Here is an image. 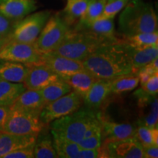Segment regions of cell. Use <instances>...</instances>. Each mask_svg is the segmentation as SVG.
<instances>
[{"label": "cell", "mask_w": 158, "mask_h": 158, "mask_svg": "<svg viewBox=\"0 0 158 158\" xmlns=\"http://www.w3.org/2000/svg\"><path fill=\"white\" fill-rule=\"evenodd\" d=\"M84 69L98 79L112 80L133 74L126 45L119 39L102 45L82 61Z\"/></svg>", "instance_id": "obj_1"}, {"label": "cell", "mask_w": 158, "mask_h": 158, "mask_svg": "<svg viewBox=\"0 0 158 158\" xmlns=\"http://www.w3.org/2000/svg\"><path fill=\"white\" fill-rule=\"evenodd\" d=\"M124 8L118 18L119 29L123 35L157 31V15L151 4L131 0Z\"/></svg>", "instance_id": "obj_2"}, {"label": "cell", "mask_w": 158, "mask_h": 158, "mask_svg": "<svg viewBox=\"0 0 158 158\" xmlns=\"http://www.w3.org/2000/svg\"><path fill=\"white\" fill-rule=\"evenodd\" d=\"M115 42L116 41L98 36L86 29L70 28L64 40L54 52L82 62L102 45Z\"/></svg>", "instance_id": "obj_3"}, {"label": "cell", "mask_w": 158, "mask_h": 158, "mask_svg": "<svg viewBox=\"0 0 158 158\" xmlns=\"http://www.w3.org/2000/svg\"><path fill=\"white\" fill-rule=\"evenodd\" d=\"M98 117V113L90 108L77 110L51 122V132L59 136L79 143L84 138L86 130Z\"/></svg>", "instance_id": "obj_4"}, {"label": "cell", "mask_w": 158, "mask_h": 158, "mask_svg": "<svg viewBox=\"0 0 158 158\" xmlns=\"http://www.w3.org/2000/svg\"><path fill=\"white\" fill-rule=\"evenodd\" d=\"M70 29V26L62 15H51L34 43L40 54L54 51L62 43Z\"/></svg>", "instance_id": "obj_5"}, {"label": "cell", "mask_w": 158, "mask_h": 158, "mask_svg": "<svg viewBox=\"0 0 158 158\" xmlns=\"http://www.w3.org/2000/svg\"><path fill=\"white\" fill-rule=\"evenodd\" d=\"M51 15L49 10L30 13L16 21L7 39L10 41L34 44Z\"/></svg>", "instance_id": "obj_6"}, {"label": "cell", "mask_w": 158, "mask_h": 158, "mask_svg": "<svg viewBox=\"0 0 158 158\" xmlns=\"http://www.w3.org/2000/svg\"><path fill=\"white\" fill-rule=\"evenodd\" d=\"M45 126L40 118L39 114L19 109H10L3 133L19 135L39 134Z\"/></svg>", "instance_id": "obj_7"}, {"label": "cell", "mask_w": 158, "mask_h": 158, "mask_svg": "<svg viewBox=\"0 0 158 158\" xmlns=\"http://www.w3.org/2000/svg\"><path fill=\"white\" fill-rule=\"evenodd\" d=\"M83 98L74 91L46 104L40 114V118L45 125L51 122L76 111L81 107Z\"/></svg>", "instance_id": "obj_8"}, {"label": "cell", "mask_w": 158, "mask_h": 158, "mask_svg": "<svg viewBox=\"0 0 158 158\" xmlns=\"http://www.w3.org/2000/svg\"><path fill=\"white\" fill-rule=\"evenodd\" d=\"M99 157L143 158V149L135 137L120 140L105 139L98 149Z\"/></svg>", "instance_id": "obj_9"}, {"label": "cell", "mask_w": 158, "mask_h": 158, "mask_svg": "<svg viewBox=\"0 0 158 158\" xmlns=\"http://www.w3.org/2000/svg\"><path fill=\"white\" fill-rule=\"evenodd\" d=\"M40 54L34 44L8 40L0 49V59L21 63L27 66L39 64Z\"/></svg>", "instance_id": "obj_10"}, {"label": "cell", "mask_w": 158, "mask_h": 158, "mask_svg": "<svg viewBox=\"0 0 158 158\" xmlns=\"http://www.w3.org/2000/svg\"><path fill=\"white\" fill-rule=\"evenodd\" d=\"M138 99V108L139 114L138 125L149 127H157L158 102L157 97L146 93L142 89L134 92Z\"/></svg>", "instance_id": "obj_11"}, {"label": "cell", "mask_w": 158, "mask_h": 158, "mask_svg": "<svg viewBox=\"0 0 158 158\" xmlns=\"http://www.w3.org/2000/svg\"><path fill=\"white\" fill-rule=\"evenodd\" d=\"M28 68V72L23 82L27 89L40 90L61 78L59 75L44 64H35L29 65Z\"/></svg>", "instance_id": "obj_12"}, {"label": "cell", "mask_w": 158, "mask_h": 158, "mask_svg": "<svg viewBox=\"0 0 158 158\" xmlns=\"http://www.w3.org/2000/svg\"><path fill=\"white\" fill-rule=\"evenodd\" d=\"M40 54L39 64L45 65L60 76L73 73L84 69L81 61L68 58L54 51Z\"/></svg>", "instance_id": "obj_13"}, {"label": "cell", "mask_w": 158, "mask_h": 158, "mask_svg": "<svg viewBox=\"0 0 158 158\" xmlns=\"http://www.w3.org/2000/svg\"><path fill=\"white\" fill-rule=\"evenodd\" d=\"M53 141L58 155L62 158H96L99 157L98 149H86L76 142L70 141L56 134H52Z\"/></svg>", "instance_id": "obj_14"}, {"label": "cell", "mask_w": 158, "mask_h": 158, "mask_svg": "<svg viewBox=\"0 0 158 158\" xmlns=\"http://www.w3.org/2000/svg\"><path fill=\"white\" fill-rule=\"evenodd\" d=\"M37 4V0H0V13L18 21L36 10Z\"/></svg>", "instance_id": "obj_15"}, {"label": "cell", "mask_w": 158, "mask_h": 158, "mask_svg": "<svg viewBox=\"0 0 158 158\" xmlns=\"http://www.w3.org/2000/svg\"><path fill=\"white\" fill-rule=\"evenodd\" d=\"M98 116L105 139L120 140L135 137V127L132 124L112 122L100 113H98Z\"/></svg>", "instance_id": "obj_16"}, {"label": "cell", "mask_w": 158, "mask_h": 158, "mask_svg": "<svg viewBox=\"0 0 158 158\" xmlns=\"http://www.w3.org/2000/svg\"><path fill=\"white\" fill-rule=\"evenodd\" d=\"M110 93V80L97 79L83 98V102L90 109H97L107 100Z\"/></svg>", "instance_id": "obj_17"}, {"label": "cell", "mask_w": 158, "mask_h": 158, "mask_svg": "<svg viewBox=\"0 0 158 158\" xmlns=\"http://www.w3.org/2000/svg\"><path fill=\"white\" fill-rule=\"evenodd\" d=\"M125 45L133 74L136 75L141 68L158 58V45L146 47H131Z\"/></svg>", "instance_id": "obj_18"}, {"label": "cell", "mask_w": 158, "mask_h": 158, "mask_svg": "<svg viewBox=\"0 0 158 158\" xmlns=\"http://www.w3.org/2000/svg\"><path fill=\"white\" fill-rule=\"evenodd\" d=\"M45 105L40 90L27 89L10 108V109L22 110L40 115Z\"/></svg>", "instance_id": "obj_19"}, {"label": "cell", "mask_w": 158, "mask_h": 158, "mask_svg": "<svg viewBox=\"0 0 158 158\" xmlns=\"http://www.w3.org/2000/svg\"><path fill=\"white\" fill-rule=\"evenodd\" d=\"M38 134L19 135L7 133L0 134V158L11 152L27 147L36 141Z\"/></svg>", "instance_id": "obj_20"}, {"label": "cell", "mask_w": 158, "mask_h": 158, "mask_svg": "<svg viewBox=\"0 0 158 158\" xmlns=\"http://www.w3.org/2000/svg\"><path fill=\"white\" fill-rule=\"evenodd\" d=\"M63 81L70 86L72 90L84 98L98 78L86 70H81L73 73L60 76Z\"/></svg>", "instance_id": "obj_21"}, {"label": "cell", "mask_w": 158, "mask_h": 158, "mask_svg": "<svg viewBox=\"0 0 158 158\" xmlns=\"http://www.w3.org/2000/svg\"><path fill=\"white\" fill-rule=\"evenodd\" d=\"M28 69L26 64L0 59V81L23 83Z\"/></svg>", "instance_id": "obj_22"}, {"label": "cell", "mask_w": 158, "mask_h": 158, "mask_svg": "<svg viewBox=\"0 0 158 158\" xmlns=\"http://www.w3.org/2000/svg\"><path fill=\"white\" fill-rule=\"evenodd\" d=\"M26 89L23 83L0 81V106L10 107Z\"/></svg>", "instance_id": "obj_23"}, {"label": "cell", "mask_w": 158, "mask_h": 158, "mask_svg": "<svg viewBox=\"0 0 158 158\" xmlns=\"http://www.w3.org/2000/svg\"><path fill=\"white\" fill-rule=\"evenodd\" d=\"M79 29H86L98 36L110 40H118V38L115 35V27H114L113 19L100 17L88 27Z\"/></svg>", "instance_id": "obj_24"}, {"label": "cell", "mask_w": 158, "mask_h": 158, "mask_svg": "<svg viewBox=\"0 0 158 158\" xmlns=\"http://www.w3.org/2000/svg\"><path fill=\"white\" fill-rule=\"evenodd\" d=\"M107 0H91L86 10L79 19L75 29H83L88 27L102 15Z\"/></svg>", "instance_id": "obj_25"}, {"label": "cell", "mask_w": 158, "mask_h": 158, "mask_svg": "<svg viewBox=\"0 0 158 158\" xmlns=\"http://www.w3.org/2000/svg\"><path fill=\"white\" fill-rule=\"evenodd\" d=\"M51 135L49 134H42V135H40V133L38 134L34 146V157H58L54 145L53 137Z\"/></svg>", "instance_id": "obj_26"}, {"label": "cell", "mask_w": 158, "mask_h": 158, "mask_svg": "<svg viewBox=\"0 0 158 158\" xmlns=\"http://www.w3.org/2000/svg\"><path fill=\"white\" fill-rule=\"evenodd\" d=\"M91 0H66L62 17L68 25L72 26L78 21L86 10Z\"/></svg>", "instance_id": "obj_27"}, {"label": "cell", "mask_w": 158, "mask_h": 158, "mask_svg": "<svg viewBox=\"0 0 158 158\" xmlns=\"http://www.w3.org/2000/svg\"><path fill=\"white\" fill-rule=\"evenodd\" d=\"M72 91V88L69 84H67L62 78L51 83L45 87L40 90L44 99L45 104L54 101L61 97L68 94Z\"/></svg>", "instance_id": "obj_28"}, {"label": "cell", "mask_w": 158, "mask_h": 158, "mask_svg": "<svg viewBox=\"0 0 158 158\" xmlns=\"http://www.w3.org/2000/svg\"><path fill=\"white\" fill-rule=\"evenodd\" d=\"M120 40L131 47L151 46L158 45V32L154 31L133 35H124L123 38Z\"/></svg>", "instance_id": "obj_29"}, {"label": "cell", "mask_w": 158, "mask_h": 158, "mask_svg": "<svg viewBox=\"0 0 158 158\" xmlns=\"http://www.w3.org/2000/svg\"><path fill=\"white\" fill-rule=\"evenodd\" d=\"M138 84L139 78L137 75H124L110 80V91L111 93L121 94L133 90L137 87Z\"/></svg>", "instance_id": "obj_30"}, {"label": "cell", "mask_w": 158, "mask_h": 158, "mask_svg": "<svg viewBox=\"0 0 158 158\" xmlns=\"http://www.w3.org/2000/svg\"><path fill=\"white\" fill-rule=\"evenodd\" d=\"M135 137L142 147L155 145L158 146L157 127H149L147 126L139 125L135 127Z\"/></svg>", "instance_id": "obj_31"}, {"label": "cell", "mask_w": 158, "mask_h": 158, "mask_svg": "<svg viewBox=\"0 0 158 158\" xmlns=\"http://www.w3.org/2000/svg\"><path fill=\"white\" fill-rule=\"evenodd\" d=\"M129 0H109L105 5L100 17L106 19H114V17L125 7Z\"/></svg>", "instance_id": "obj_32"}, {"label": "cell", "mask_w": 158, "mask_h": 158, "mask_svg": "<svg viewBox=\"0 0 158 158\" xmlns=\"http://www.w3.org/2000/svg\"><path fill=\"white\" fill-rule=\"evenodd\" d=\"M158 73V59H154L149 64H146L141 68L137 73V76L139 78V82L141 85L147 82L153 75Z\"/></svg>", "instance_id": "obj_33"}, {"label": "cell", "mask_w": 158, "mask_h": 158, "mask_svg": "<svg viewBox=\"0 0 158 158\" xmlns=\"http://www.w3.org/2000/svg\"><path fill=\"white\" fill-rule=\"evenodd\" d=\"M102 138V133L101 128L89 137L84 138L82 141L79 142L78 144L86 149H98L101 146Z\"/></svg>", "instance_id": "obj_34"}, {"label": "cell", "mask_w": 158, "mask_h": 158, "mask_svg": "<svg viewBox=\"0 0 158 158\" xmlns=\"http://www.w3.org/2000/svg\"><path fill=\"white\" fill-rule=\"evenodd\" d=\"M35 143L11 152L7 154L3 158H33L34 157Z\"/></svg>", "instance_id": "obj_35"}, {"label": "cell", "mask_w": 158, "mask_h": 158, "mask_svg": "<svg viewBox=\"0 0 158 158\" xmlns=\"http://www.w3.org/2000/svg\"><path fill=\"white\" fill-rule=\"evenodd\" d=\"M16 21H13L0 13V37L7 38L13 30Z\"/></svg>", "instance_id": "obj_36"}, {"label": "cell", "mask_w": 158, "mask_h": 158, "mask_svg": "<svg viewBox=\"0 0 158 158\" xmlns=\"http://www.w3.org/2000/svg\"><path fill=\"white\" fill-rule=\"evenodd\" d=\"M141 86V89L146 93L152 96H157L158 93V73L153 75L147 82Z\"/></svg>", "instance_id": "obj_37"}, {"label": "cell", "mask_w": 158, "mask_h": 158, "mask_svg": "<svg viewBox=\"0 0 158 158\" xmlns=\"http://www.w3.org/2000/svg\"><path fill=\"white\" fill-rule=\"evenodd\" d=\"M144 158H157L158 146L151 145L142 147Z\"/></svg>", "instance_id": "obj_38"}, {"label": "cell", "mask_w": 158, "mask_h": 158, "mask_svg": "<svg viewBox=\"0 0 158 158\" xmlns=\"http://www.w3.org/2000/svg\"><path fill=\"white\" fill-rule=\"evenodd\" d=\"M10 108L7 106H0V133H3Z\"/></svg>", "instance_id": "obj_39"}, {"label": "cell", "mask_w": 158, "mask_h": 158, "mask_svg": "<svg viewBox=\"0 0 158 158\" xmlns=\"http://www.w3.org/2000/svg\"><path fill=\"white\" fill-rule=\"evenodd\" d=\"M8 41L7 38H0V49L2 48V46Z\"/></svg>", "instance_id": "obj_40"}, {"label": "cell", "mask_w": 158, "mask_h": 158, "mask_svg": "<svg viewBox=\"0 0 158 158\" xmlns=\"http://www.w3.org/2000/svg\"><path fill=\"white\" fill-rule=\"evenodd\" d=\"M0 38H2V37H0Z\"/></svg>", "instance_id": "obj_41"}, {"label": "cell", "mask_w": 158, "mask_h": 158, "mask_svg": "<svg viewBox=\"0 0 158 158\" xmlns=\"http://www.w3.org/2000/svg\"><path fill=\"white\" fill-rule=\"evenodd\" d=\"M107 1H109V0H107Z\"/></svg>", "instance_id": "obj_42"}, {"label": "cell", "mask_w": 158, "mask_h": 158, "mask_svg": "<svg viewBox=\"0 0 158 158\" xmlns=\"http://www.w3.org/2000/svg\"><path fill=\"white\" fill-rule=\"evenodd\" d=\"M0 134H1V133H0Z\"/></svg>", "instance_id": "obj_43"}]
</instances>
